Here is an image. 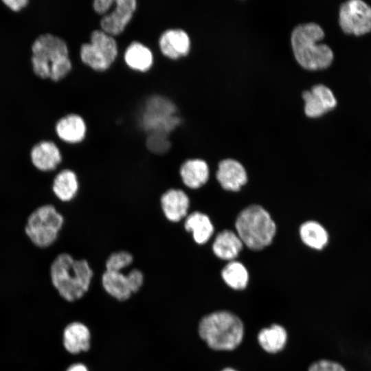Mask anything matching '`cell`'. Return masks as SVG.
<instances>
[{"label":"cell","mask_w":371,"mask_h":371,"mask_svg":"<svg viewBox=\"0 0 371 371\" xmlns=\"http://www.w3.org/2000/svg\"><path fill=\"white\" fill-rule=\"evenodd\" d=\"M184 227L192 234L194 241L199 245L207 243L214 232V227L209 216L200 212H194L187 216Z\"/></svg>","instance_id":"cell-21"},{"label":"cell","mask_w":371,"mask_h":371,"mask_svg":"<svg viewBox=\"0 0 371 371\" xmlns=\"http://www.w3.org/2000/svg\"><path fill=\"white\" fill-rule=\"evenodd\" d=\"M30 157L33 166L42 172H57L63 161L60 149L52 140H42L36 144Z\"/></svg>","instance_id":"cell-10"},{"label":"cell","mask_w":371,"mask_h":371,"mask_svg":"<svg viewBox=\"0 0 371 371\" xmlns=\"http://www.w3.org/2000/svg\"><path fill=\"white\" fill-rule=\"evenodd\" d=\"M216 179L224 189L231 191L239 190L247 180L243 165L232 159L219 163Z\"/></svg>","instance_id":"cell-17"},{"label":"cell","mask_w":371,"mask_h":371,"mask_svg":"<svg viewBox=\"0 0 371 371\" xmlns=\"http://www.w3.org/2000/svg\"><path fill=\"white\" fill-rule=\"evenodd\" d=\"M126 276L132 293H137L144 283L143 273L137 269H133L126 274Z\"/></svg>","instance_id":"cell-30"},{"label":"cell","mask_w":371,"mask_h":371,"mask_svg":"<svg viewBox=\"0 0 371 371\" xmlns=\"http://www.w3.org/2000/svg\"><path fill=\"white\" fill-rule=\"evenodd\" d=\"M133 261V255L124 250L113 252L107 258L105 262L106 271H122L130 266Z\"/></svg>","instance_id":"cell-27"},{"label":"cell","mask_w":371,"mask_h":371,"mask_svg":"<svg viewBox=\"0 0 371 371\" xmlns=\"http://www.w3.org/2000/svg\"><path fill=\"white\" fill-rule=\"evenodd\" d=\"M179 174L185 186L191 189H197L207 181L210 170L205 161L193 159L186 160L181 164Z\"/></svg>","instance_id":"cell-19"},{"label":"cell","mask_w":371,"mask_h":371,"mask_svg":"<svg viewBox=\"0 0 371 371\" xmlns=\"http://www.w3.org/2000/svg\"><path fill=\"white\" fill-rule=\"evenodd\" d=\"M300 235L304 243L318 250L323 249L328 240V235L324 227L313 221H306L300 226Z\"/></svg>","instance_id":"cell-25"},{"label":"cell","mask_w":371,"mask_h":371,"mask_svg":"<svg viewBox=\"0 0 371 371\" xmlns=\"http://www.w3.org/2000/svg\"><path fill=\"white\" fill-rule=\"evenodd\" d=\"M221 371H237L233 368H224L223 370H222Z\"/></svg>","instance_id":"cell-34"},{"label":"cell","mask_w":371,"mask_h":371,"mask_svg":"<svg viewBox=\"0 0 371 371\" xmlns=\"http://www.w3.org/2000/svg\"><path fill=\"white\" fill-rule=\"evenodd\" d=\"M243 244L237 234L230 230H224L216 236L212 249L219 258L232 260L238 255Z\"/></svg>","instance_id":"cell-20"},{"label":"cell","mask_w":371,"mask_h":371,"mask_svg":"<svg viewBox=\"0 0 371 371\" xmlns=\"http://www.w3.org/2000/svg\"><path fill=\"white\" fill-rule=\"evenodd\" d=\"M115 3V9L100 21L102 30L112 36L124 31L137 8L135 0H117Z\"/></svg>","instance_id":"cell-11"},{"label":"cell","mask_w":371,"mask_h":371,"mask_svg":"<svg viewBox=\"0 0 371 371\" xmlns=\"http://www.w3.org/2000/svg\"><path fill=\"white\" fill-rule=\"evenodd\" d=\"M79 188L78 176L74 170L63 168L56 173L52 190L55 197L61 203L73 201L77 196Z\"/></svg>","instance_id":"cell-15"},{"label":"cell","mask_w":371,"mask_h":371,"mask_svg":"<svg viewBox=\"0 0 371 371\" xmlns=\"http://www.w3.org/2000/svg\"><path fill=\"white\" fill-rule=\"evenodd\" d=\"M117 46L113 37L104 31L95 30L90 42L84 43L80 49L81 60L94 70H106L115 60Z\"/></svg>","instance_id":"cell-7"},{"label":"cell","mask_w":371,"mask_h":371,"mask_svg":"<svg viewBox=\"0 0 371 371\" xmlns=\"http://www.w3.org/2000/svg\"><path fill=\"white\" fill-rule=\"evenodd\" d=\"M200 337L214 350H232L242 341L244 327L234 313L218 311L205 315L198 326Z\"/></svg>","instance_id":"cell-3"},{"label":"cell","mask_w":371,"mask_h":371,"mask_svg":"<svg viewBox=\"0 0 371 371\" xmlns=\"http://www.w3.org/2000/svg\"><path fill=\"white\" fill-rule=\"evenodd\" d=\"M102 284L109 295L119 301L128 300L132 294L127 276L122 271L106 270L102 276Z\"/></svg>","instance_id":"cell-22"},{"label":"cell","mask_w":371,"mask_h":371,"mask_svg":"<svg viewBox=\"0 0 371 371\" xmlns=\"http://www.w3.org/2000/svg\"><path fill=\"white\" fill-rule=\"evenodd\" d=\"M52 286L65 300L74 302L88 291L93 272L88 261L67 252L58 254L49 267Z\"/></svg>","instance_id":"cell-2"},{"label":"cell","mask_w":371,"mask_h":371,"mask_svg":"<svg viewBox=\"0 0 371 371\" xmlns=\"http://www.w3.org/2000/svg\"><path fill=\"white\" fill-rule=\"evenodd\" d=\"M224 282L235 290L244 289L248 283L249 274L245 266L237 261L229 262L222 270Z\"/></svg>","instance_id":"cell-26"},{"label":"cell","mask_w":371,"mask_h":371,"mask_svg":"<svg viewBox=\"0 0 371 371\" xmlns=\"http://www.w3.org/2000/svg\"><path fill=\"white\" fill-rule=\"evenodd\" d=\"M308 371H346L339 363L330 360L322 359L313 363Z\"/></svg>","instance_id":"cell-29"},{"label":"cell","mask_w":371,"mask_h":371,"mask_svg":"<svg viewBox=\"0 0 371 371\" xmlns=\"http://www.w3.org/2000/svg\"><path fill=\"white\" fill-rule=\"evenodd\" d=\"M31 63L34 74L38 78L58 82L71 71L72 61L67 41L51 34H40L31 47Z\"/></svg>","instance_id":"cell-1"},{"label":"cell","mask_w":371,"mask_h":371,"mask_svg":"<svg viewBox=\"0 0 371 371\" xmlns=\"http://www.w3.org/2000/svg\"><path fill=\"white\" fill-rule=\"evenodd\" d=\"M86 132L87 126L83 118L74 113L61 117L55 124V133L58 138L69 145L82 142Z\"/></svg>","instance_id":"cell-13"},{"label":"cell","mask_w":371,"mask_h":371,"mask_svg":"<svg viewBox=\"0 0 371 371\" xmlns=\"http://www.w3.org/2000/svg\"><path fill=\"white\" fill-rule=\"evenodd\" d=\"M114 2L113 0H95L93 4V9L98 14H104Z\"/></svg>","instance_id":"cell-32"},{"label":"cell","mask_w":371,"mask_h":371,"mask_svg":"<svg viewBox=\"0 0 371 371\" xmlns=\"http://www.w3.org/2000/svg\"><path fill=\"white\" fill-rule=\"evenodd\" d=\"M124 60L132 69L146 71L153 65V56L151 51L146 46L139 42H133L126 48Z\"/></svg>","instance_id":"cell-23"},{"label":"cell","mask_w":371,"mask_h":371,"mask_svg":"<svg viewBox=\"0 0 371 371\" xmlns=\"http://www.w3.org/2000/svg\"><path fill=\"white\" fill-rule=\"evenodd\" d=\"M339 21L347 34L361 36L371 32V8L361 0L344 3L339 10Z\"/></svg>","instance_id":"cell-9"},{"label":"cell","mask_w":371,"mask_h":371,"mask_svg":"<svg viewBox=\"0 0 371 371\" xmlns=\"http://www.w3.org/2000/svg\"><path fill=\"white\" fill-rule=\"evenodd\" d=\"M160 203L166 219L177 223L186 217L190 199L182 190L170 188L161 195Z\"/></svg>","instance_id":"cell-14"},{"label":"cell","mask_w":371,"mask_h":371,"mask_svg":"<svg viewBox=\"0 0 371 371\" xmlns=\"http://www.w3.org/2000/svg\"><path fill=\"white\" fill-rule=\"evenodd\" d=\"M64 223V216L55 206L45 204L29 215L24 231L34 246L46 249L56 243Z\"/></svg>","instance_id":"cell-6"},{"label":"cell","mask_w":371,"mask_h":371,"mask_svg":"<svg viewBox=\"0 0 371 371\" xmlns=\"http://www.w3.org/2000/svg\"><path fill=\"white\" fill-rule=\"evenodd\" d=\"M5 5L12 12H19L30 3V0H2Z\"/></svg>","instance_id":"cell-31"},{"label":"cell","mask_w":371,"mask_h":371,"mask_svg":"<svg viewBox=\"0 0 371 371\" xmlns=\"http://www.w3.org/2000/svg\"><path fill=\"white\" fill-rule=\"evenodd\" d=\"M324 33L322 27L314 23L297 26L291 35V43L297 62L304 68L311 70L328 67L333 59V53L326 45L318 43Z\"/></svg>","instance_id":"cell-4"},{"label":"cell","mask_w":371,"mask_h":371,"mask_svg":"<svg viewBox=\"0 0 371 371\" xmlns=\"http://www.w3.org/2000/svg\"><path fill=\"white\" fill-rule=\"evenodd\" d=\"M159 44L165 56L175 60L188 53L190 41L188 34L183 30L169 29L160 36Z\"/></svg>","instance_id":"cell-16"},{"label":"cell","mask_w":371,"mask_h":371,"mask_svg":"<svg viewBox=\"0 0 371 371\" xmlns=\"http://www.w3.org/2000/svg\"><path fill=\"white\" fill-rule=\"evenodd\" d=\"M91 333L84 324L74 322L64 329L63 343L65 350L71 354L87 351L90 348Z\"/></svg>","instance_id":"cell-18"},{"label":"cell","mask_w":371,"mask_h":371,"mask_svg":"<svg viewBox=\"0 0 371 371\" xmlns=\"http://www.w3.org/2000/svg\"><path fill=\"white\" fill-rule=\"evenodd\" d=\"M176 106L168 98L155 95L146 102L141 116L143 128L150 132H162L169 134L179 124L176 115Z\"/></svg>","instance_id":"cell-8"},{"label":"cell","mask_w":371,"mask_h":371,"mask_svg":"<svg viewBox=\"0 0 371 371\" xmlns=\"http://www.w3.org/2000/svg\"><path fill=\"white\" fill-rule=\"evenodd\" d=\"M302 96L305 101V113L312 117L323 115L335 108L337 104L331 90L323 85L314 86L311 91H304Z\"/></svg>","instance_id":"cell-12"},{"label":"cell","mask_w":371,"mask_h":371,"mask_svg":"<svg viewBox=\"0 0 371 371\" xmlns=\"http://www.w3.org/2000/svg\"><path fill=\"white\" fill-rule=\"evenodd\" d=\"M235 226L243 243L253 250L268 246L276 234V225L270 214L257 205L244 209L238 214Z\"/></svg>","instance_id":"cell-5"},{"label":"cell","mask_w":371,"mask_h":371,"mask_svg":"<svg viewBox=\"0 0 371 371\" xmlns=\"http://www.w3.org/2000/svg\"><path fill=\"white\" fill-rule=\"evenodd\" d=\"M66 371H89V370L85 365L78 363L71 365Z\"/></svg>","instance_id":"cell-33"},{"label":"cell","mask_w":371,"mask_h":371,"mask_svg":"<svg viewBox=\"0 0 371 371\" xmlns=\"http://www.w3.org/2000/svg\"><path fill=\"white\" fill-rule=\"evenodd\" d=\"M286 331L279 324H272L270 327L265 328L258 335L260 346L269 353H276L282 350L286 345Z\"/></svg>","instance_id":"cell-24"},{"label":"cell","mask_w":371,"mask_h":371,"mask_svg":"<svg viewBox=\"0 0 371 371\" xmlns=\"http://www.w3.org/2000/svg\"><path fill=\"white\" fill-rule=\"evenodd\" d=\"M148 149L155 154H164L170 148L168 134L162 132H150L146 139Z\"/></svg>","instance_id":"cell-28"}]
</instances>
